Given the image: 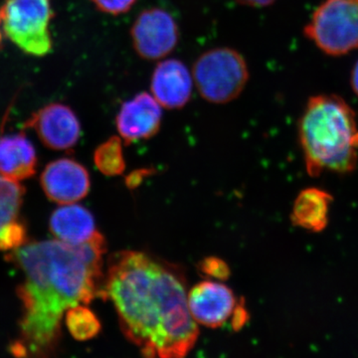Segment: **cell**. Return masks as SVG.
Returning a JSON list of instances; mask_svg holds the SVG:
<instances>
[{
    "label": "cell",
    "mask_w": 358,
    "mask_h": 358,
    "mask_svg": "<svg viewBox=\"0 0 358 358\" xmlns=\"http://www.w3.org/2000/svg\"><path fill=\"white\" fill-rule=\"evenodd\" d=\"M106 250L105 238L98 232L77 246L58 240L26 242L6 256L24 277L17 288L23 307L20 339L10 346L15 357L53 355L62 336L64 313L103 298Z\"/></svg>",
    "instance_id": "cell-1"
},
{
    "label": "cell",
    "mask_w": 358,
    "mask_h": 358,
    "mask_svg": "<svg viewBox=\"0 0 358 358\" xmlns=\"http://www.w3.org/2000/svg\"><path fill=\"white\" fill-rule=\"evenodd\" d=\"M182 272L138 251L110 257L103 299L114 303L122 333L145 357H185L199 338Z\"/></svg>",
    "instance_id": "cell-2"
},
{
    "label": "cell",
    "mask_w": 358,
    "mask_h": 358,
    "mask_svg": "<svg viewBox=\"0 0 358 358\" xmlns=\"http://www.w3.org/2000/svg\"><path fill=\"white\" fill-rule=\"evenodd\" d=\"M299 138L313 178L324 171L350 173L357 166V115L341 96H312L299 122Z\"/></svg>",
    "instance_id": "cell-3"
},
{
    "label": "cell",
    "mask_w": 358,
    "mask_h": 358,
    "mask_svg": "<svg viewBox=\"0 0 358 358\" xmlns=\"http://www.w3.org/2000/svg\"><path fill=\"white\" fill-rule=\"evenodd\" d=\"M250 78L246 60L235 49L220 47L204 52L192 68L193 83L208 103L223 105L241 95Z\"/></svg>",
    "instance_id": "cell-4"
},
{
    "label": "cell",
    "mask_w": 358,
    "mask_h": 358,
    "mask_svg": "<svg viewBox=\"0 0 358 358\" xmlns=\"http://www.w3.org/2000/svg\"><path fill=\"white\" fill-rule=\"evenodd\" d=\"M53 16L51 0H6L0 7V25L7 38L36 57L52 50L49 25Z\"/></svg>",
    "instance_id": "cell-5"
},
{
    "label": "cell",
    "mask_w": 358,
    "mask_h": 358,
    "mask_svg": "<svg viewBox=\"0 0 358 358\" xmlns=\"http://www.w3.org/2000/svg\"><path fill=\"white\" fill-rule=\"evenodd\" d=\"M308 39L329 56L358 49V0H324L303 29Z\"/></svg>",
    "instance_id": "cell-6"
},
{
    "label": "cell",
    "mask_w": 358,
    "mask_h": 358,
    "mask_svg": "<svg viewBox=\"0 0 358 358\" xmlns=\"http://www.w3.org/2000/svg\"><path fill=\"white\" fill-rule=\"evenodd\" d=\"M134 51L145 60L169 55L179 41V28L173 16L162 8L141 11L131 28Z\"/></svg>",
    "instance_id": "cell-7"
},
{
    "label": "cell",
    "mask_w": 358,
    "mask_h": 358,
    "mask_svg": "<svg viewBox=\"0 0 358 358\" xmlns=\"http://www.w3.org/2000/svg\"><path fill=\"white\" fill-rule=\"evenodd\" d=\"M24 127L34 129L45 147L54 150L72 148L81 136V124L76 114L63 103L45 106L32 114Z\"/></svg>",
    "instance_id": "cell-8"
},
{
    "label": "cell",
    "mask_w": 358,
    "mask_h": 358,
    "mask_svg": "<svg viewBox=\"0 0 358 358\" xmlns=\"http://www.w3.org/2000/svg\"><path fill=\"white\" fill-rule=\"evenodd\" d=\"M162 106L152 94L141 92L122 103L117 115V131L127 145L148 140L162 127Z\"/></svg>",
    "instance_id": "cell-9"
},
{
    "label": "cell",
    "mask_w": 358,
    "mask_h": 358,
    "mask_svg": "<svg viewBox=\"0 0 358 358\" xmlns=\"http://www.w3.org/2000/svg\"><path fill=\"white\" fill-rule=\"evenodd\" d=\"M41 186L51 201L72 204L89 193L91 180L85 166L71 159L52 162L41 174Z\"/></svg>",
    "instance_id": "cell-10"
},
{
    "label": "cell",
    "mask_w": 358,
    "mask_h": 358,
    "mask_svg": "<svg viewBox=\"0 0 358 358\" xmlns=\"http://www.w3.org/2000/svg\"><path fill=\"white\" fill-rule=\"evenodd\" d=\"M187 303L196 324L211 329L222 327L237 305L232 289L212 281L195 285L187 294Z\"/></svg>",
    "instance_id": "cell-11"
},
{
    "label": "cell",
    "mask_w": 358,
    "mask_h": 358,
    "mask_svg": "<svg viewBox=\"0 0 358 358\" xmlns=\"http://www.w3.org/2000/svg\"><path fill=\"white\" fill-rule=\"evenodd\" d=\"M192 74L180 60L167 59L155 68L150 91L162 108L182 109L192 99Z\"/></svg>",
    "instance_id": "cell-12"
},
{
    "label": "cell",
    "mask_w": 358,
    "mask_h": 358,
    "mask_svg": "<svg viewBox=\"0 0 358 358\" xmlns=\"http://www.w3.org/2000/svg\"><path fill=\"white\" fill-rule=\"evenodd\" d=\"M25 188L0 174V250L13 251L27 242V230L20 218Z\"/></svg>",
    "instance_id": "cell-13"
},
{
    "label": "cell",
    "mask_w": 358,
    "mask_h": 358,
    "mask_svg": "<svg viewBox=\"0 0 358 358\" xmlns=\"http://www.w3.org/2000/svg\"><path fill=\"white\" fill-rule=\"evenodd\" d=\"M49 227L58 241L72 246L86 243L98 233L91 212L74 203L56 209Z\"/></svg>",
    "instance_id": "cell-14"
},
{
    "label": "cell",
    "mask_w": 358,
    "mask_h": 358,
    "mask_svg": "<svg viewBox=\"0 0 358 358\" xmlns=\"http://www.w3.org/2000/svg\"><path fill=\"white\" fill-rule=\"evenodd\" d=\"M35 148L23 133L0 138V174L13 181L24 180L36 173Z\"/></svg>",
    "instance_id": "cell-15"
},
{
    "label": "cell",
    "mask_w": 358,
    "mask_h": 358,
    "mask_svg": "<svg viewBox=\"0 0 358 358\" xmlns=\"http://www.w3.org/2000/svg\"><path fill=\"white\" fill-rule=\"evenodd\" d=\"M333 196L319 188L303 190L294 201L292 222L303 229L320 232L327 227Z\"/></svg>",
    "instance_id": "cell-16"
},
{
    "label": "cell",
    "mask_w": 358,
    "mask_h": 358,
    "mask_svg": "<svg viewBox=\"0 0 358 358\" xmlns=\"http://www.w3.org/2000/svg\"><path fill=\"white\" fill-rule=\"evenodd\" d=\"M65 322L71 336L79 341L95 338L102 329L95 313L81 305L70 308L66 312Z\"/></svg>",
    "instance_id": "cell-17"
},
{
    "label": "cell",
    "mask_w": 358,
    "mask_h": 358,
    "mask_svg": "<svg viewBox=\"0 0 358 358\" xmlns=\"http://www.w3.org/2000/svg\"><path fill=\"white\" fill-rule=\"evenodd\" d=\"M96 169L107 176H120L126 169L122 141L119 136H110L99 145L94 154Z\"/></svg>",
    "instance_id": "cell-18"
},
{
    "label": "cell",
    "mask_w": 358,
    "mask_h": 358,
    "mask_svg": "<svg viewBox=\"0 0 358 358\" xmlns=\"http://www.w3.org/2000/svg\"><path fill=\"white\" fill-rule=\"evenodd\" d=\"M199 268L202 274L220 281H225L231 275L229 266L217 257H206L203 260L200 261Z\"/></svg>",
    "instance_id": "cell-19"
},
{
    "label": "cell",
    "mask_w": 358,
    "mask_h": 358,
    "mask_svg": "<svg viewBox=\"0 0 358 358\" xmlns=\"http://www.w3.org/2000/svg\"><path fill=\"white\" fill-rule=\"evenodd\" d=\"M98 10L110 15L129 13L138 0H91Z\"/></svg>",
    "instance_id": "cell-20"
},
{
    "label": "cell",
    "mask_w": 358,
    "mask_h": 358,
    "mask_svg": "<svg viewBox=\"0 0 358 358\" xmlns=\"http://www.w3.org/2000/svg\"><path fill=\"white\" fill-rule=\"evenodd\" d=\"M232 327L235 331H239L246 324L248 320V313L244 307V303H240L236 305L234 312L232 313Z\"/></svg>",
    "instance_id": "cell-21"
},
{
    "label": "cell",
    "mask_w": 358,
    "mask_h": 358,
    "mask_svg": "<svg viewBox=\"0 0 358 358\" xmlns=\"http://www.w3.org/2000/svg\"><path fill=\"white\" fill-rule=\"evenodd\" d=\"M150 173H152L150 169H138V171H134L127 178V185L129 188L138 187L145 176H150Z\"/></svg>",
    "instance_id": "cell-22"
},
{
    "label": "cell",
    "mask_w": 358,
    "mask_h": 358,
    "mask_svg": "<svg viewBox=\"0 0 358 358\" xmlns=\"http://www.w3.org/2000/svg\"><path fill=\"white\" fill-rule=\"evenodd\" d=\"M236 1L242 6L262 8V7L272 6L275 0H236Z\"/></svg>",
    "instance_id": "cell-23"
},
{
    "label": "cell",
    "mask_w": 358,
    "mask_h": 358,
    "mask_svg": "<svg viewBox=\"0 0 358 358\" xmlns=\"http://www.w3.org/2000/svg\"><path fill=\"white\" fill-rule=\"evenodd\" d=\"M350 84H352L353 92H355L358 96V60L352 68V76H350Z\"/></svg>",
    "instance_id": "cell-24"
},
{
    "label": "cell",
    "mask_w": 358,
    "mask_h": 358,
    "mask_svg": "<svg viewBox=\"0 0 358 358\" xmlns=\"http://www.w3.org/2000/svg\"><path fill=\"white\" fill-rule=\"evenodd\" d=\"M2 41H3V40H2V32L0 31V49H1L2 47Z\"/></svg>",
    "instance_id": "cell-25"
}]
</instances>
